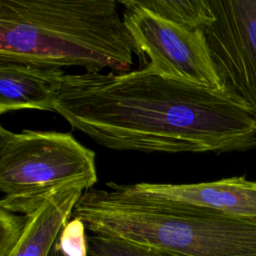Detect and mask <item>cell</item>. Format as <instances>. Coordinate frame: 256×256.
Instances as JSON below:
<instances>
[{
  "label": "cell",
  "instance_id": "cell-10",
  "mask_svg": "<svg viewBox=\"0 0 256 256\" xmlns=\"http://www.w3.org/2000/svg\"><path fill=\"white\" fill-rule=\"evenodd\" d=\"M148 11L171 22L202 29L211 22L208 0H137Z\"/></svg>",
  "mask_w": 256,
  "mask_h": 256
},
{
  "label": "cell",
  "instance_id": "cell-14",
  "mask_svg": "<svg viewBox=\"0 0 256 256\" xmlns=\"http://www.w3.org/2000/svg\"><path fill=\"white\" fill-rule=\"evenodd\" d=\"M49 256H66V255L62 252L61 248L59 247L58 243L56 242V243H55V245H54V247H53V249L51 250V252H50V255H49ZM90 256H91V255H90Z\"/></svg>",
  "mask_w": 256,
  "mask_h": 256
},
{
  "label": "cell",
  "instance_id": "cell-7",
  "mask_svg": "<svg viewBox=\"0 0 256 256\" xmlns=\"http://www.w3.org/2000/svg\"><path fill=\"white\" fill-rule=\"evenodd\" d=\"M107 186L133 198L183 205L232 218L256 221V182L243 176L190 184L108 182Z\"/></svg>",
  "mask_w": 256,
  "mask_h": 256
},
{
  "label": "cell",
  "instance_id": "cell-6",
  "mask_svg": "<svg viewBox=\"0 0 256 256\" xmlns=\"http://www.w3.org/2000/svg\"><path fill=\"white\" fill-rule=\"evenodd\" d=\"M204 28L224 88L256 118V0H208Z\"/></svg>",
  "mask_w": 256,
  "mask_h": 256
},
{
  "label": "cell",
  "instance_id": "cell-13",
  "mask_svg": "<svg viewBox=\"0 0 256 256\" xmlns=\"http://www.w3.org/2000/svg\"><path fill=\"white\" fill-rule=\"evenodd\" d=\"M57 243L66 256H90L86 227L78 218L72 217L67 222Z\"/></svg>",
  "mask_w": 256,
  "mask_h": 256
},
{
  "label": "cell",
  "instance_id": "cell-12",
  "mask_svg": "<svg viewBox=\"0 0 256 256\" xmlns=\"http://www.w3.org/2000/svg\"><path fill=\"white\" fill-rule=\"evenodd\" d=\"M28 223V215L0 208V256H9L21 239Z\"/></svg>",
  "mask_w": 256,
  "mask_h": 256
},
{
  "label": "cell",
  "instance_id": "cell-5",
  "mask_svg": "<svg viewBox=\"0 0 256 256\" xmlns=\"http://www.w3.org/2000/svg\"><path fill=\"white\" fill-rule=\"evenodd\" d=\"M134 46L145 57L146 67L162 76L224 89L202 29L166 20L139 5L137 0L118 1Z\"/></svg>",
  "mask_w": 256,
  "mask_h": 256
},
{
  "label": "cell",
  "instance_id": "cell-8",
  "mask_svg": "<svg viewBox=\"0 0 256 256\" xmlns=\"http://www.w3.org/2000/svg\"><path fill=\"white\" fill-rule=\"evenodd\" d=\"M66 75L62 68L0 61V114L22 109L54 112Z\"/></svg>",
  "mask_w": 256,
  "mask_h": 256
},
{
  "label": "cell",
  "instance_id": "cell-2",
  "mask_svg": "<svg viewBox=\"0 0 256 256\" xmlns=\"http://www.w3.org/2000/svg\"><path fill=\"white\" fill-rule=\"evenodd\" d=\"M115 0H0V61L128 72L134 46Z\"/></svg>",
  "mask_w": 256,
  "mask_h": 256
},
{
  "label": "cell",
  "instance_id": "cell-11",
  "mask_svg": "<svg viewBox=\"0 0 256 256\" xmlns=\"http://www.w3.org/2000/svg\"><path fill=\"white\" fill-rule=\"evenodd\" d=\"M91 256H174L98 235L88 236Z\"/></svg>",
  "mask_w": 256,
  "mask_h": 256
},
{
  "label": "cell",
  "instance_id": "cell-1",
  "mask_svg": "<svg viewBox=\"0 0 256 256\" xmlns=\"http://www.w3.org/2000/svg\"><path fill=\"white\" fill-rule=\"evenodd\" d=\"M54 112L99 145L118 151L256 149V118L229 91L162 76L146 66L67 74Z\"/></svg>",
  "mask_w": 256,
  "mask_h": 256
},
{
  "label": "cell",
  "instance_id": "cell-4",
  "mask_svg": "<svg viewBox=\"0 0 256 256\" xmlns=\"http://www.w3.org/2000/svg\"><path fill=\"white\" fill-rule=\"evenodd\" d=\"M97 181L95 152L71 133L0 126V208L28 215L68 185Z\"/></svg>",
  "mask_w": 256,
  "mask_h": 256
},
{
  "label": "cell",
  "instance_id": "cell-3",
  "mask_svg": "<svg viewBox=\"0 0 256 256\" xmlns=\"http://www.w3.org/2000/svg\"><path fill=\"white\" fill-rule=\"evenodd\" d=\"M72 217L93 235L174 256H256V221L91 188Z\"/></svg>",
  "mask_w": 256,
  "mask_h": 256
},
{
  "label": "cell",
  "instance_id": "cell-9",
  "mask_svg": "<svg viewBox=\"0 0 256 256\" xmlns=\"http://www.w3.org/2000/svg\"><path fill=\"white\" fill-rule=\"evenodd\" d=\"M86 190L85 184L74 183L49 196L37 210L28 214L25 231L9 256H49Z\"/></svg>",
  "mask_w": 256,
  "mask_h": 256
}]
</instances>
